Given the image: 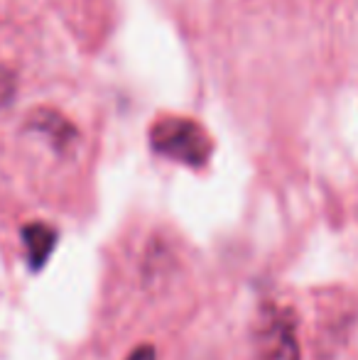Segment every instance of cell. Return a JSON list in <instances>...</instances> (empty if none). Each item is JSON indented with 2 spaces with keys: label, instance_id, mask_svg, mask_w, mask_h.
I'll list each match as a JSON object with an SVG mask.
<instances>
[{
  "label": "cell",
  "instance_id": "cell-1",
  "mask_svg": "<svg viewBox=\"0 0 358 360\" xmlns=\"http://www.w3.org/2000/svg\"><path fill=\"white\" fill-rule=\"evenodd\" d=\"M150 145L158 155L181 162L186 167H204L214 152V143L204 125L179 115H165L155 120V125L150 128Z\"/></svg>",
  "mask_w": 358,
  "mask_h": 360
},
{
  "label": "cell",
  "instance_id": "cell-3",
  "mask_svg": "<svg viewBox=\"0 0 358 360\" xmlns=\"http://www.w3.org/2000/svg\"><path fill=\"white\" fill-rule=\"evenodd\" d=\"M20 238H23L25 262H27L30 272H39L52 257L54 248H57L59 231L44 221H32L25 223L23 231H20Z\"/></svg>",
  "mask_w": 358,
  "mask_h": 360
},
{
  "label": "cell",
  "instance_id": "cell-5",
  "mask_svg": "<svg viewBox=\"0 0 358 360\" xmlns=\"http://www.w3.org/2000/svg\"><path fill=\"white\" fill-rule=\"evenodd\" d=\"M125 360H158V353H155L153 346H148V343H145V346L135 348V351L130 353V356L125 358Z\"/></svg>",
  "mask_w": 358,
  "mask_h": 360
},
{
  "label": "cell",
  "instance_id": "cell-4",
  "mask_svg": "<svg viewBox=\"0 0 358 360\" xmlns=\"http://www.w3.org/2000/svg\"><path fill=\"white\" fill-rule=\"evenodd\" d=\"M30 128H34L44 138L52 140L57 150H67L77 140V128L54 110H34V115L30 118Z\"/></svg>",
  "mask_w": 358,
  "mask_h": 360
},
{
  "label": "cell",
  "instance_id": "cell-2",
  "mask_svg": "<svg viewBox=\"0 0 358 360\" xmlns=\"http://www.w3.org/2000/svg\"><path fill=\"white\" fill-rule=\"evenodd\" d=\"M263 341L270 360H300V346H297L295 338V319L285 309H272Z\"/></svg>",
  "mask_w": 358,
  "mask_h": 360
}]
</instances>
